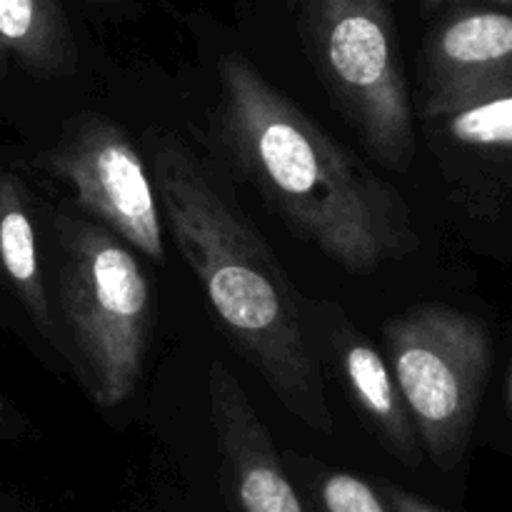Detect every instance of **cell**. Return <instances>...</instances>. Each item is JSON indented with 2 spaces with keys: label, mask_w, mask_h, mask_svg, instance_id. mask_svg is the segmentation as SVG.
Returning a JSON list of instances; mask_svg holds the SVG:
<instances>
[{
  "label": "cell",
  "mask_w": 512,
  "mask_h": 512,
  "mask_svg": "<svg viewBox=\"0 0 512 512\" xmlns=\"http://www.w3.org/2000/svg\"><path fill=\"white\" fill-rule=\"evenodd\" d=\"M160 210L223 333L293 418L333 435L320 358L303 320V295L233 198L223 175L180 135H145Z\"/></svg>",
  "instance_id": "1"
},
{
  "label": "cell",
  "mask_w": 512,
  "mask_h": 512,
  "mask_svg": "<svg viewBox=\"0 0 512 512\" xmlns=\"http://www.w3.org/2000/svg\"><path fill=\"white\" fill-rule=\"evenodd\" d=\"M220 83L225 143L295 233L353 275H370L418 250L403 195L243 55L220 60Z\"/></svg>",
  "instance_id": "2"
},
{
  "label": "cell",
  "mask_w": 512,
  "mask_h": 512,
  "mask_svg": "<svg viewBox=\"0 0 512 512\" xmlns=\"http://www.w3.org/2000/svg\"><path fill=\"white\" fill-rule=\"evenodd\" d=\"M55 313L68 368L95 408L113 410L138 388L150 330V288L128 243L105 225L58 210Z\"/></svg>",
  "instance_id": "3"
},
{
  "label": "cell",
  "mask_w": 512,
  "mask_h": 512,
  "mask_svg": "<svg viewBox=\"0 0 512 512\" xmlns=\"http://www.w3.org/2000/svg\"><path fill=\"white\" fill-rule=\"evenodd\" d=\"M310 58L368 153L395 173L415 160V113L385 0H305Z\"/></svg>",
  "instance_id": "4"
},
{
  "label": "cell",
  "mask_w": 512,
  "mask_h": 512,
  "mask_svg": "<svg viewBox=\"0 0 512 512\" xmlns=\"http://www.w3.org/2000/svg\"><path fill=\"white\" fill-rule=\"evenodd\" d=\"M390 368L438 468L460 463L490 373V335L475 315L420 305L385 323Z\"/></svg>",
  "instance_id": "5"
},
{
  "label": "cell",
  "mask_w": 512,
  "mask_h": 512,
  "mask_svg": "<svg viewBox=\"0 0 512 512\" xmlns=\"http://www.w3.org/2000/svg\"><path fill=\"white\" fill-rule=\"evenodd\" d=\"M40 165L68 185L75 203L145 258L165 260L163 215L153 175L130 135L108 115H75Z\"/></svg>",
  "instance_id": "6"
},
{
  "label": "cell",
  "mask_w": 512,
  "mask_h": 512,
  "mask_svg": "<svg viewBox=\"0 0 512 512\" xmlns=\"http://www.w3.org/2000/svg\"><path fill=\"white\" fill-rule=\"evenodd\" d=\"M303 320L315 353H323L340 373L350 400L383 448L408 468L423 465V440L405 405L393 368L375 345L353 328L343 308L330 300L303 298Z\"/></svg>",
  "instance_id": "7"
},
{
  "label": "cell",
  "mask_w": 512,
  "mask_h": 512,
  "mask_svg": "<svg viewBox=\"0 0 512 512\" xmlns=\"http://www.w3.org/2000/svg\"><path fill=\"white\" fill-rule=\"evenodd\" d=\"M425 118L458 105L512 93V15L463 10L430 35L425 50Z\"/></svg>",
  "instance_id": "8"
},
{
  "label": "cell",
  "mask_w": 512,
  "mask_h": 512,
  "mask_svg": "<svg viewBox=\"0 0 512 512\" xmlns=\"http://www.w3.org/2000/svg\"><path fill=\"white\" fill-rule=\"evenodd\" d=\"M208 405L240 512H305L243 383L223 360L208 368Z\"/></svg>",
  "instance_id": "9"
},
{
  "label": "cell",
  "mask_w": 512,
  "mask_h": 512,
  "mask_svg": "<svg viewBox=\"0 0 512 512\" xmlns=\"http://www.w3.org/2000/svg\"><path fill=\"white\" fill-rule=\"evenodd\" d=\"M0 275L43 343L68 363V345L60 330L53 295L40 258L30 193L20 175L0 165Z\"/></svg>",
  "instance_id": "10"
},
{
  "label": "cell",
  "mask_w": 512,
  "mask_h": 512,
  "mask_svg": "<svg viewBox=\"0 0 512 512\" xmlns=\"http://www.w3.org/2000/svg\"><path fill=\"white\" fill-rule=\"evenodd\" d=\"M18 63L38 78H65L78 68L60 0H0V75Z\"/></svg>",
  "instance_id": "11"
},
{
  "label": "cell",
  "mask_w": 512,
  "mask_h": 512,
  "mask_svg": "<svg viewBox=\"0 0 512 512\" xmlns=\"http://www.w3.org/2000/svg\"><path fill=\"white\" fill-rule=\"evenodd\" d=\"M433 120L453 135V140L473 148H512V93L493 95L458 105Z\"/></svg>",
  "instance_id": "12"
},
{
  "label": "cell",
  "mask_w": 512,
  "mask_h": 512,
  "mask_svg": "<svg viewBox=\"0 0 512 512\" xmlns=\"http://www.w3.org/2000/svg\"><path fill=\"white\" fill-rule=\"evenodd\" d=\"M325 512H393L370 483L350 473H328L320 483Z\"/></svg>",
  "instance_id": "13"
},
{
  "label": "cell",
  "mask_w": 512,
  "mask_h": 512,
  "mask_svg": "<svg viewBox=\"0 0 512 512\" xmlns=\"http://www.w3.org/2000/svg\"><path fill=\"white\" fill-rule=\"evenodd\" d=\"M28 430L30 423L25 420V415L0 395V440H20L28 435Z\"/></svg>",
  "instance_id": "14"
},
{
  "label": "cell",
  "mask_w": 512,
  "mask_h": 512,
  "mask_svg": "<svg viewBox=\"0 0 512 512\" xmlns=\"http://www.w3.org/2000/svg\"><path fill=\"white\" fill-rule=\"evenodd\" d=\"M385 495H388V505L393 508V512H445L435 508V505L425 503V500L418 498V495L405 493V490L400 488H393V485L385 488Z\"/></svg>",
  "instance_id": "15"
},
{
  "label": "cell",
  "mask_w": 512,
  "mask_h": 512,
  "mask_svg": "<svg viewBox=\"0 0 512 512\" xmlns=\"http://www.w3.org/2000/svg\"><path fill=\"white\" fill-rule=\"evenodd\" d=\"M425 8H435V5H443L448 3V0H423ZM490 3H498V5H508V8H512V0H490Z\"/></svg>",
  "instance_id": "16"
},
{
  "label": "cell",
  "mask_w": 512,
  "mask_h": 512,
  "mask_svg": "<svg viewBox=\"0 0 512 512\" xmlns=\"http://www.w3.org/2000/svg\"><path fill=\"white\" fill-rule=\"evenodd\" d=\"M508 393H510V403H512V368H510V383H508Z\"/></svg>",
  "instance_id": "17"
},
{
  "label": "cell",
  "mask_w": 512,
  "mask_h": 512,
  "mask_svg": "<svg viewBox=\"0 0 512 512\" xmlns=\"http://www.w3.org/2000/svg\"><path fill=\"white\" fill-rule=\"evenodd\" d=\"M90 3H100V5H103V3H113V0H90Z\"/></svg>",
  "instance_id": "18"
},
{
  "label": "cell",
  "mask_w": 512,
  "mask_h": 512,
  "mask_svg": "<svg viewBox=\"0 0 512 512\" xmlns=\"http://www.w3.org/2000/svg\"><path fill=\"white\" fill-rule=\"evenodd\" d=\"M0 285H3V275H0Z\"/></svg>",
  "instance_id": "19"
}]
</instances>
